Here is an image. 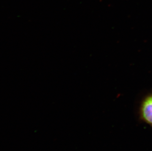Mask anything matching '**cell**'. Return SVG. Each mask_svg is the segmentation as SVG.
<instances>
[{
	"mask_svg": "<svg viewBox=\"0 0 152 151\" xmlns=\"http://www.w3.org/2000/svg\"><path fill=\"white\" fill-rule=\"evenodd\" d=\"M142 118L152 126V95L149 96L143 102L141 107Z\"/></svg>",
	"mask_w": 152,
	"mask_h": 151,
	"instance_id": "1",
	"label": "cell"
}]
</instances>
